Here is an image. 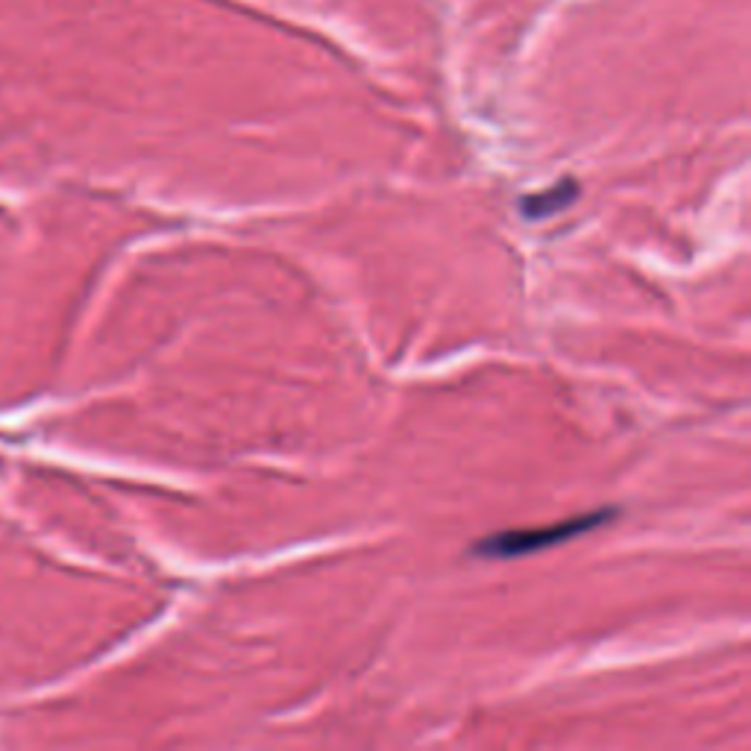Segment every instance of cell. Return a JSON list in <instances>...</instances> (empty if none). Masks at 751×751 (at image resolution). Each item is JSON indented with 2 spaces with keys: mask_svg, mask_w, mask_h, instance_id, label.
Segmentation results:
<instances>
[{
  "mask_svg": "<svg viewBox=\"0 0 751 751\" xmlns=\"http://www.w3.org/2000/svg\"><path fill=\"white\" fill-rule=\"evenodd\" d=\"M614 508H602V511L579 513V517H570V520H561V523L549 525H534V529H511V532L490 534L485 541L476 543L473 555L479 558H490V561H505V558H523V555H532V552H543L558 546V543L576 541L584 532H593L599 529L608 520H614Z\"/></svg>",
  "mask_w": 751,
  "mask_h": 751,
  "instance_id": "obj_1",
  "label": "cell"
},
{
  "mask_svg": "<svg viewBox=\"0 0 751 751\" xmlns=\"http://www.w3.org/2000/svg\"><path fill=\"white\" fill-rule=\"evenodd\" d=\"M576 201H579V185L572 180H564L558 182V185H552V189L541 191V194H529V197H523V201H520V211H523V218L541 220L552 218V215H558V211L564 209H570Z\"/></svg>",
  "mask_w": 751,
  "mask_h": 751,
  "instance_id": "obj_2",
  "label": "cell"
}]
</instances>
